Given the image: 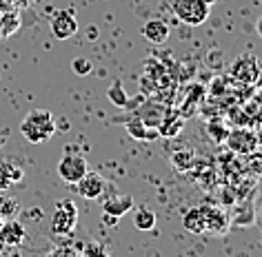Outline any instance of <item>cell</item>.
I'll return each mask as SVG.
<instances>
[{"label": "cell", "mask_w": 262, "mask_h": 257, "mask_svg": "<svg viewBox=\"0 0 262 257\" xmlns=\"http://www.w3.org/2000/svg\"><path fill=\"white\" fill-rule=\"evenodd\" d=\"M107 96H109V102H114L116 107H124L129 100H127V94H124V89H122V82L120 80H114V84L109 87L107 91Z\"/></svg>", "instance_id": "16"}, {"label": "cell", "mask_w": 262, "mask_h": 257, "mask_svg": "<svg viewBox=\"0 0 262 257\" xmlns=\"http://www.w3.org/2000/svg\"><path fill=\"white\" fill-rule=\"evenodd\" d=\"M147 129H149V127H147V124L142 122V120H138V118H136L134 122H129V133L134 135V137H138V140H149V137H151L149 133H145Z\"/></svg>", "instance_id": "18"}, {"label": "cell", "mask_w": 262, "mask_h": 257, "mask_svg": "<svg viewBox=\"0 0 262 257\" xmlns=\"http://www.w3.org/2000/svg\"><path fill=\"white\" fill-rule=\"evenodd\" d=\"M87 171H89V164L84 160V155L76 153V151H71V147H67V153L58 160V175H60V180L67 184H76Z\"/></svg>", "instance_id": "4"}, {"label": "cell", "mask_w": 262, "mask_h": 257, "mask_svg": "<svg viewBox=\"0 0 262 257\" xmlns=\"http://www.w3.org/2000/svg\"><path fill=\"white\" fill-rule=\"evenodd\" d=\"M171 11L180 22L189 25V27H198V25L207 22L211 7L202 0H171Z\"/></svg>", "instance_id": "3"}, {"label": "cell", "mask_w": 262, "mask_h": 257, "mask_svg": "<svg viewBox=\"0 0 262 257\" xmlns=\"http://www.w3.org/2000/svg\"><path fill=\"white\" fill-rule=\"evenodd\" d=\"M182 226L193 235L207 233V224H205V213H202V208L191 206L189 211H185V215H182Z\"/></svg>", "instance_id": "14"}, {"label": "cell", "mask_w": 262, "mask_h": 257, "mask_svg": "<svg viewBox=\"0 0 262 257\" xmlns=\"http://www.w3.org/2000/svg\"><path fill=\"white\" fill-rule=\"evenodd\" d=\"M25 169L16 157H0V189H9L14 184L23 182Z\"/></svg>", "instance_id": "10"}, {"label": "cell", "mask_w": 262, "mask_h": 257, "mask_svg": "<svg viewBox=\"0 0 262 257\" xmlns=\"http://www.w3.org/2000/svg\"><path fill=\"white\" fill-rule=\"evenodd\" d=\"M131 208H134V197L129 193H114L102 200V213L109 217H116V220L127 215Z\"/></svg>", "instance_id": "11"}, {"label": "cell", "mask_w": 262, "mask_h": 257, "mask_svg": "<svg viewBox=\"0 0 262 257\" xmlns=\"http://www.w3.org/2000/svg\"><path fill=\"white\" fill-rule=\"evenodd\" d=\"M255 215H258V222L262 224V202L258 204V211H255Z\"/></svg>", "instance_id": "23"}, {"label": "cell", "mask_w": 262, "mask_h": 257, "mask_svg": "<svg viewBox=\"0 0 262 257\" xmlns=\"http://www.w3.org/2000/svg\"><path fill=\"white\" fill-rule=\"evenodd\" d=\"M25 237H27V230L14 217H9L5 224H0V244L3 246H20Z\"/></svg>", "instance_id": "12"}, {"label": "cell", "mask_w": 262, "mask_h": 257, "mask_svg": "<svg viewBox=\"0 0 262 257\" xmlns=\"http://www.w3.org/2000/svg\"><path fill=\"white\" fill-rule=\"evenodd\" d=\"M16 208H18L16 200H11V197H0V217L9 220V217H14Z\"/></svg>", "instance_id": "19"}, {"label": "cell", "mask_w": 262, "mask_h": 257, "mask_svg": "<svg viewBox=\"0 0 262 257\" xmlns=\"http://www.w3.org/2000/svg\"><path fill=\"white\" fill-rule=\"evenodd\" d=\"M49 29L58 40H69L78 34V18L71 9H58L49 20Z\"/></svg>", "instance_id": "6"}, {"label": "cell", "mask_w": 262, "mask_h": 257, "mask_svg": "<svg viewBox=\"0 0 262 257\" xmlns=\"http://www.w3.org/2000/svg\"><path fill=\"white\" fill-rule=\"evenodd\" d=\"M260 60L255 58L253 54H242L233 60L231 69H229V74H231L233 80H238L242 84H255L260 78Z\"/></svg>", "instance_id": "5"}, {"label": "cell", "mask_w": 262, "mask_h": 257, "mask_svg": "<svg viewBox=\"0 0 262 257\" xmlns=\"http://www.w3.org/2000/svg\"><path fill=\"white\" fill-rule=\"evenodd\" d=\"M229 149L233 151V153H253L255 149H258V135L253 133V131L249 129H238V131H229L227 133V140Z\"/></svg>", "instance_id": "8"}, {"label": "cell", "mask_w": 262, "mask_h": 257, "mask_svg": "<svg viewBox=\"0 0 262 257\" xmlns=\"http://www.w3.org/2000/svg\"><path fill=\"white\" fill-rule=\"evenodd\" d=\"M49 257H80V255H76L71 248H58V250H54Z\"/></svg>", "instance_id": "21"}, {"label": "cell", "mask_w": 262, "mask_h": 257, "mask_svg": "<svg viewBox=\"0 0 262 257\" xmlns=\"http://www.w3.org/2000/svg\"><path fill=\"white\" fill-rule=\"evenodd\" d=\"M71 69H74V74H78V76H89L91 71H94V64H91L89 58H74V60H71Z\"/></svg>", "instance_id": "17"}, {"label": "cell", "mask_w": 262, "mask_h": 257, "mask_svg": "<svg viewBox=\"0 0 262 257\" xmlns=\"http://www.w3.org/2000/svg\"><path fill=\"white\" fill-rule=\"evenodd\" d=\"M78 224V206L71 200H58L54 204V213H51V233L56 237H67L74 233Z\"/></svg>", "instance_id": "2"}, {"label": "cell", "mask_w": 262, "mask_h": 257, "mask_svg": "<svg viewBox=\"0 0 262 257\" xmlns=\"http://www.w3.org/2000/svg\"><path fill=\"white\" fill-rule=\"evenodd\" d=\"M202 3H207V5H209V7H211V5L215 3V0H202Z\"/></svg>", "instance_id": "24"}, {"label": "cell", "mask_w": 262, "mask_h": 257, "mask_svg": "<svg viewBox=\"0 0 262 257\" xmlns=\"http://www.w3.org/2000/svg\"><path fill=\"white\" fill-rule=\"evenodd\" d=\"M82 257H107V253H104V248L100 244H89Z\"/></svg>", "instance_id": "20"}, {"label": "cell", "mask_w": 262, "mask_h": 257, "mask_svg": "<svg viewBox=\"0 0 262 257\" xmlns=\"http://www.w3.org/2000/svg\"><path fill=\"white\" fill-rule=\"evenodd\" d=\"M258 82H260V87H262V71H260V78H258Z\"/></svg>", "instance_id": "25"}, {"label": "cell", "mask_w": 262, "mask_h": 257, "mask_svg": "<svg viewBox=\"0 0 262 257\" xmlns=\"http://www.w3.org/2000/svg\"><path fill=\"white\" fill-rule=\"evenodd\" d=\"M74 186L78 191V195L84 197V200H100L104 189H107V184H104L100 173H91V171H87Z\"/></svg>", "instance_id": "7"}, {"label": "cell", "mask_w": 262, "mask_h": 257, "mask_svg": "<svg viewBox=\"0 0 262 257\" xmlns=\"http://www.w3.org/2000/svg\"><path fill=\"white\" fill-rule=\"evenodd\" d=\"M255 31H258V36L262 38V16L258 18V22H255Z\"/></svg>", "instance_id": "22"}, {"label": "cell", "mask_w": 262, "mask_h": 257, "mask_svg": "<svg viewBox=\"0 0 262 257\" xmlns=\"http://www.w3.org/2000/svg\"><path fill=\"white\" fill-rule=\"evenodd\" d=\"M169 34H171V31H169V25L165 20H160V18H151V20H147L142 25V36H145L151 44L167 42Z\"/></svg>", "instance_id": "13"}, {"label": "cell", "mask_w": 262, "mask_h": 257, "mask_svg": "<svg viewBox=\"0 0 262 257\" xmlns=\"http://www.w3.org/2000/svg\"><path fill=\"white\" fill-rule=\"evenodd\" d=\"M56 133V120L54 113L47 109H34L23 118L20 122V135L31 144H42L51 140Z\"/></svg>", "instance_id": "1"}, {"label": "cell", "mask_w": 262, "mask_h": 257, "mask_svg": "<svg viewBox=\"0 0 262 257\" xmlns=\"http://www.w3.org/2000/svg\"><path fill=\"white\" fill-rule=\"evenodd\" d=\"M134 226L138 230H151L156 226V213L151 208H147V206L138 208L134 213Z\"/></svg>", "instance_id": "15"}, {"label": "cell", "mask_w": 262, "mask_h": 257, "mask_svg": "<svg viewBox=\"0 0 262 257\" xmlns=\"http://www.w3.org/2000/svg\"><path fill=\"white\" fill-rule=\"evenodd\" d=\"M202 213H205V224H207V233L213 235H225L229 230V215L215 204H202Z\"/></svg>", "instance_id": "9"}]
</instances>
